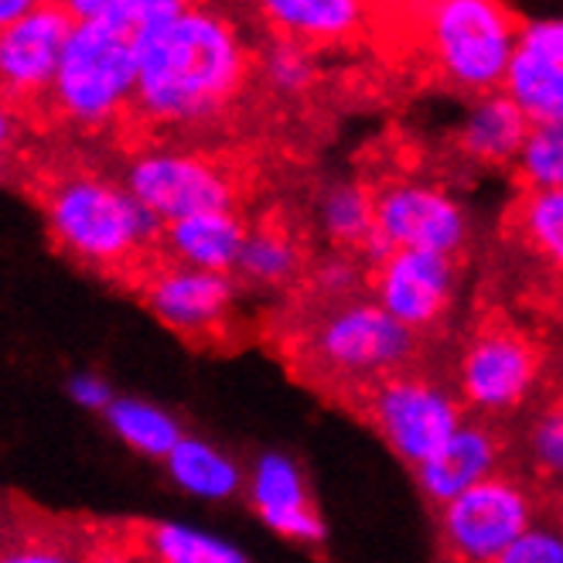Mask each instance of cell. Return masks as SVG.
<instances>
[{"label":"cell","mask_w":563,"mask_h":563,"mask_svg":"<svg viewBox=\"0 0 563 563\" xmlns=\"http://www.w3.org/2000/svg\"><path fill=\"white\" fill-rule=\"evenodd\" d=\"M260 82V45L233 18L181 4L137 35V96L130 120L147 126H206L229 120Z\"/></svg>","instance_id":"6da1fadb"},{"label":"cell","mask_w":563,"mask_h":563,"mask_svg":"<svg viewBox=\"0 0 563 563\" xmlns=\"http://www.w3.org/2000/svg\"><path fill=\"white\" fill-rule=\"evenodd\" d=\"M529 21L492 0L373 4V52L417 86L485 99L503 92Z\"/></svg>","instance_id":"7a4b0ae2"},{"label":"cell","mask_w":563,"mask_h":563,"mask_svg":"<svg viewBox=\"0 0 563 563\" xmlns=\"http://www.w3.org/2000/svg\"><path fill=\"white\" fill-rule=\"evenodd\" d=\"M263 339L287 373L328 404L383 376L427 366L430 349V339L386 314L369 294L328 305L287 297Z\"/></svg>","instance_id":"3957f363"},{"label":"cell","mask_w":563,"mask_h":563,"mask_svg":"<svg viewBox=\"0 0 563 563\" xmlns=\"http://www.w3.org/2000/svg\"><path fill=\"white\" fill-rule=\"evenodd\" d=\"M42 209L55 246L82 267L141 287L168 263L164 225L120 181L92 172L55 175L42 188Z\"/></svg>","instance_id":"277c9868"},{"label":"cell","mask_w":563,"mask_h":563,"mask_svg":"<svg viewBox=\"0 0 563 563\" xmlns=\"http://www.w3.org/2000/svg\"><path fill=\"white\" fill-rule=\"evenodd\" d=\"M553 376V355L537 324L495 297L478 301L454 358V393L475 417L509 420L537 404Z\"/></svg>","instance_id":"5b68a950"},{"label":"cell","mask_w":563,"mask_h":563,"mask_svg":"<svg viewBox=\"0 0 563 563\" xmlns=\"http://www.w3.org/2000/svg\"><path fill=\"white\" fill-rule=\"evenodd\" d=\"M123 185L161 225H172L202 212H243L263 188V164L236 147H154L126 164Z\"/></svg>","instance_id":"8992f818"},{"label":"cell","mask_w":563,"mask_h":563,"mask_svg":"<svg viewBox=\"0 0 563 563\" xmlns=\"http://www.w3.org/2000/svg\"><path fill=\"white\" fill-rule=\"evenodd\" d=\"M335 404L366 423L404 465H410V472L434 457L468 417L457 393L441 386L427 366L366 383L339 396Z\"/></svg>","instance_id":"52a82bcc"},{"label":"cell","mask_w":563,"mask_h":563,"mask_svg":"<svg viewBox=\"0 0 563 563\" xmlns=\"http://www.w3.org/2000/svg\"><path fill=\"white\" fill-rule=\"evenodd\" d=\"M137 96V35L113 21H76L52 86V110L76 126L130 120Z\"/></svg>","instance_id":"ba28073f"},{"label":"cell","mask_w":563,"mask_h":563,"mask_svg":"<svg viewBox=\"0 0 563 563\" xmlns=\"http://www.w3.org/2000/svg\"><path fill=\"white\" fill-rule=\"evenodd\" d=\"M543 516L547 499L516 465L495 472L438 509V563H495Z\"/></svg>","instance_id":"9c48e42d"},{"label":"cell","mask_w":563,"mask_h":563,"mask_svg":"<svg viewBox=\"0 0 563 563\" xmlns=\"http://www.w3.org/2000/svg\"><path fill=\"white\" fill-rule=\"evenodd\" d=\"M373 198L376 229L389 250H420L468 260V216L457 198L434 181L410 178L400 151H389V168L358 178Z\"/></svg>","instance_id":"30bf717a"},{"label":"cell","mask_w":563,"mask_h":563,"mask_svg":"<svg viewBox=\"0 0 563 563\" xmlns=\"http://www.w3.org/2000/svg\"><path fill=\"white\" fill-rule=\"evenodd\" d=\"M154 318L175 335L198 349H233L240 342L236 328V277L191 271L181 263L161 267L137 287Z\"/></svg>","instance_id":"8fae6325"},{"label":"cell","mask_w":563,"mask_h":563,"mask_svg":"<svg viewBox=\"0 0 563 563\" xmlns=\"http://www.w3.org/2000/svg\"><path fill=\"white\" fill-rule=\"evenodd\" d=\"M461 267H465V260L454 256L393 250L366 267V294L386 314L430 339L451 318Z\"/></svg>","instance_id":"7c38bea8"},{"label":"cell","mask_w":563,"mask_h":563,"mask_svg":"<svg viewBox=\"0 0 563 563\" xmlns=\"http://www.w3.org/2000/svg\"><path fill=\"white\" fill-rule=\"evenodd\" d=\"M499 240L529 267L522 297L543 314L563 294V188L516 191L503 212Z\"/></svg>","instance_id":"4fadbf2b"},{"label":"cell","mask_w":563,"mask_h":563,"mask_svg":"<svg viewBox=\"0 0 563 563\" xmlns=\"http://www.w3.org/2000/svg\"><path fill=\"white\" fill-rule=\"evenodd\" d=\"M512 451L516 430L509 427V420L468 413L465 423L454 430V438L420 468H413V478L423 499L434 509H444L461 492H468L488 475L512 468Z\"/></svg>","instance_id":"5bb4252c"},{"label":"cell","mask_w":563,"mask_h":563,"mask_svg":"<svg viewBox=\"0 0 563 563\" xmlns=\"http://www.w3.org/2000/svg\"><path fill=\"white\" fill-rule=\"evenodd\" d=\"M73 27L69 4H35L31 14L0 31V92L11 103L52 96Z\"/></svg>","instance_id":"9a60e30c"},{"label":"cell","mask_w":563,"mask_h":563,"mask_svg":"<svg viewBox=\"0 0 563 563\" xmlns=\"http://www.w3.org/2000/svg\"><path fill=\"white\" fill-rule=\"evenodd\" d=\"M260 24L267 38L314 58L339 48L373 45V4H355V0H267L260 4Z\"/></svg>","instance_id":"2e32d148"},{"label":"cell","mask_w":563,"mask_h":563,"mask_svg":"<svg viewBox=\"0 0 563 563\" xmlns=\"http://www.w3.org/2000/svg\"><path fill=\"white\" fill-rule=\"evenodd\" d=\"M314 263L318 260H314L308 225L290 209L274 206L250 222V236H246V246H243V256L236 263L233 277L290 297L305 284Z\"/></svg>","instance_id":"e0dca14e"},{"label":"cell","mask_w":563,"mask_h":563,"mask_svg":"<svg viewBox=\"0 0 563 563\" xmlns=\"http://www.w3.org/2000/svg\"><path fill=\"white\" fill-rule=\"evenodd\" d=\"M253 509L274 533L297 543H324V522L305 472L284 454H263L253 472Z\"/></svg>","instance_id":"ac0fdd59"},{"label":"cell","mask_w":563,"mask_h":563,"mask_svg":"<svg viewBox=\"0 0 563 563\" xmlns=\"http://www.w3.org/2000/svg\"><path fill=\"white\" fill-rule=\"evenodd\" d=\"M533 134L529 120L506 92L475 99L468 120L454 134V161H465L482 172H512L516 161Z\"/></svg>","instance_id":"d6986e66"},{"label":"cell","mask_w":563,"mask_h":563,"mask_svg":"<svg viewBox=\"0 0 563 563\" xmlns=\"http://www.w3.org/2000/svg\"><path fill=\"white\" fill-rule=\"evenodd\" d=\"M246 236L250 219L243 212H202L164 225V253L181 267L233 277Z\"/></svg>","instance_id":"ffe728a7"},{"label":"cell","mask_w":563,"mask_h":563,"mask_svg":"<svg viewBox=\"0 0 563 563\" xmlns=\"http://www.w3.org/2000/svg\"><path fill=\"white\" fill-rule=\"evenodd\" d=\"M512 461L547 503L563 492V386H556L553 376L516 430Z\"/></svg>","instance_id":"44dd1931"},{"label":"cell","mask_w":563,"mask_h":563,"mask_svg":"<svg viewBox=\"0 0 563 563\" xmlns=\"http://www.w3.org/2000/svg\"><path fill=\"white\" fill-rule=\"evenodd\" d=\"M130 540L144 563H246L236 547L178 522H141Z\"/></svg>","instance_id":"7402d4cb"},{"label":"cell","mask_w":563,"mask_h":563,"mask_svg":"<svg viewBox=\"0 0 563 563\" xmlns=\"http://www.w3.org/2000/svg\"><path fill=\"white\" fill-rule=\"evenodd\" d=\"M168 472L185 492L202 495V499H229L240 488V468L233 461L195 438H185L168 454Z\"/></svg>","instance_id":"603a6c76"},{"label":"cell","mask_w":563,"mask_h":563,"mask_svg":"<svg viewBox=\"0 0 563 563\" xmlns=\"http://www.w3.org/2000/svg\"><path fill=\"white\" fill-rule=\"evenodd\" d=\"M107 420L117 430V438H123L130 448L147 457L168 461V454L185 441L175 417L141 400H113V407L107 410Z\"/></svg>","instance_id":"cb8c5ba5"},{"label":"cell","mask_w":563,"mask_h":563,"mask_svg":"<svg viewBox=\"0 0 563 563\" xmlns=\"http://www.w3.org/2000/svg\"><path fill=\"white\" fill-rule=\"evenodd\" d=\"M516 191H560L563 188V126H540L529 134L516 168Z\"/></svg>","instance_id":"d4e9b609"},{"label":"cell","mask_w":563,"mask_h":563,"mask_svg":"<svg viewBox=\"0 0 563 563\" xmlns=\"http://www.w3.org/2000/svg\"><path fill=\"white\" fill-rule=\"evenodd\" d=\"M495 563H563V526L547 512Z\"/></svg>","instance_id":"484cf974"},{"label":"cell","mask_w":563,"mask_h":563,"mask_svg":"<svg viewBox=\"0 0 563 563\" xmlns=\"http://www.w3.org/2000/svg\"><path fill=\"white\" fill-rule=\"evenodd\" d=\"M522 45L563 65V21H537L526 27Z\"/></svg>","instance_id":"4316f807"},{"label":"cell","mask_w":563,"mask_h":563,"mask_svg":"<svg viewBox=\"0 0 563 563\" xmlns=\"http://www.w3.org/2000/svg\"><path fill=\"white\" fill-rule=\"evenodd\" d=\"M0 563H82L79 556L65 553L62 547H48V543H24L14 550L0 553Z\"/></svg>","instance_id":"83f0119b"},{"label":"cell","mask_w":563,"mask_h":563,"mask_svg":"<svg viewBox=\"0 0 563 563\" xmlns=\"http://www.w3.org/2000/svg\"><path fill=\"white\" fill-rule=\"evenodd\" d=\"M69 393H73L76 404H82L89 410H103L107 413L113 407V393H110V386L99 379V376H76L73 386H69Z\"/></svg>","instance_id":"f1b7e54d"},{"label":"cell","mask_w":563,"mask_h":563,"mask_svg":"<svg viewBox=\"0 0 563 563\" xmlns=\"http://www.w3.org/2000/svg\"><path fill=\"white\" fill-rule=\"evenodd\" d=\"M86 563H144V556L137 553L134 540L123 537L117 543H103L99 550H92Z\"/></svg>","instance_id":"f546056e"},{"label":"cell","mask_w":563,"mask_h":563,"mask_svg":"<svg viewBox=\"0 0 563 563\" xmlns=\"http://www.w3.org/2000/svg\"><path fill=\"white\" fill-rule=\"evenodd\" d=\"M18 113H14V103L11 99L0 92V154H8L14 137H18Z\"/></svg>","instance_id":"4dcf8cb0"},{"label":"cell","mask_w":563,"mask_h":563,"mask_svg":"<svg viewBox=\"0 0 563 563\" xmlns=\"http://www.w3.org/2000/svg\"><path fill=\"white\" fill-rule=\"evenodd\" d=\"M31 0H0V31H8L11 24H18L24 14H31Z\"/></svg>","instance_id":"1f68e13d"},{"label":"cell","mask_w":563,"mask_h":563,"mask_svg":"<svg viewBox=\"0 0 563 563\" xmlns=\"http://www.w3.org/2000/svg\"><path fill=\"white\" fill-rule=\"evenodd\" d=\"M547 512H550V516H553V519L563 526V492L556 495V499H550V503H547Z\"/></svg>","instance_id":"d6a6232c"}]
</instances>
